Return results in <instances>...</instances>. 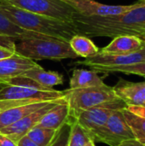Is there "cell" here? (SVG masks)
Wrapping results in <instances>:
<instances>
[{
    "instance_id": "obj_16",
    "label": "cell",
    "mask_w": 145,
    "mask_h": 146,
    "mask_svg": "<svg viewBox=\"0 0 145 146\" xmlns=\"http://www.w3.org/2000/svg\"><path fill=\"white\" fill-rule=\"evenodd\" d=\"M70 108L68 102L60 104L50 109L37 126L57 131L70 120Z\"/></svg>"
},
{
    "instance_id": "obj_17",
    "label": "cell",
    "mask_w": 145,
    "mask_h": 146,
    "mask_svg": "<svg viewBox=\"0 0 145 146\" xmlns=\"http://www.w3.org/2000/svg\"><path fill=\"white\" fill-rule=\"evenodd\" d=\"M49 102V101H47ZM47 102L37 103L32 104H26L23 106H18L11 108L0 112V129L10 126L16 121L21 120L26 115L37 111L38 110L44 107Z\"/></svg>"
},
{
    "instance_id": "obj_26",
    "label": "cell",
    "mask_w": 145,
    "mask_h": 146,
    "mask_svg": "<svg viewBox=\"0 0 145 146\" xmlns=\"http://www.w3.org/2000/svg\"><path fill=\"white\" fill-rule=\"evenodd\" d=\"M8 85L18 86L26 87V88H32V89H36V90H39V91H50V90H51V89H48V88L44 87L43 86L39 85L35 80H33L28 77H26L22 74L16 76V77L13 78L12 80H10L9 82L8 83Z\"/></svg>"
},
{
    "instance_id": "obj_12",
    "label": "cell",
    "mask_w": 145,
    "mask_h": 146,
    "mask_svg": "<svg viewBox=\"0 0 145 146\" xmlns=\"http://www.w3.org/2000/svg\"><path fill=\"white\" fill-rule=\"evenodd\" d=\"M38 65L36 62L16 53L10 57L0 60V85H8L13 78L23 74Z\"/></svg>"
},
{
    "instance_id": "obj_9",
    "label": "cell",
    "mask_w": 145,
    "mask_h": 146,
    "mask_svg": "<svg viewBox=\"0 0 145 146\" xmlns=\"http://www.w3.org/2000/svg\"><path fill=\"white\" fill-rule=\"evenodd\" d=\"M130 139H135L123 112L122 110H115L108 119L97 142L104 143L109 146H118Z\"/></svg>"
},
{
    "instance_id": "obj_3",
    "label": "cell",
    "mask_w": 145,
    "mask_h": 146,
    "mask_svg": "<svg viewBox=\"0 0 145 146\" xmlns=\"http://www.w3.org/2000/svg\"><path fill=\"white\" fill-rule=\"evenodd\" d=\"M16 54L32 61L74 59L79 57L72 50L68 41L57 38L49 39H23L14 44Z\"/></svg>"
},
{
    "instance_id": "obj_33",
    "label": "cell",
    "mask_w": 145,
    "mask_h": 146,
    "mask_svg": "<svg viewBox=\"0 0 145 146\" xmlns=\"http://www.w3.org/2000/svg\"><path fill=\"white\" fill-rule=\"evenodd\" d=\"M139 38H141V40H142V41L144 42V44H145V33H144L143 35H141V36L139 37Z\"/></svg>"
},
{
    "instance_id": "obj_5",
    "label": "cell",
    "mask_w": 145,
    "mask_h": 146,
    "mask_svg": "<svg viewBox=\"0 0 145 146\" xmlns=\"http://www.w3.org/2000/svg\"><path fill=\"white\" fill-rule=\"evenodd\" d=\"M64 92L71 117L80 111L119 99L114 88L106 84L83 89H68Z\"/></svg>"
},
{
    "instance_id": "obj_14",
    "label": "cell",
    "mask_w": 145,
    "mask_h": 146,
    "mask_svg": "<svg viewBox=\"0 0 145 146\" xmlns=\"http://www.w3.org/2000/svg\"><path fill=\"white\" fill-rule=\"evenodd\" d=\"M144 42L138 36L122 35L114 38L105 47L99 49V53L109 55H126L140 50L144 47Z\"/></svg>"
},
{
    "instance_id": "obj_35",
    "label": "cell",
    "mask_w": 145,
    "mask_h": 146,
    "mask_svg": "<svg viewBox=\"0 0 145 146\" xmlns=\"http://www.w3.org/2000/svg\"></svg>"
},
{
    "instance_id": "obj_24",
    "label": "cell",
    "mask_w": 145,
    "mask_h": 146,
    "mask_svg": "<svg viewBox=\"0 0 145 146\" xmlns=\"http://www.w3.org/2000/svg\"><path fill=\"white\" fill-rule=\"evenodd\" d=\"M103 74H111V73H123L126 74H136L145 78V62H138L132 65L114 67L104 69Z\"/></svg>"
},
{
    "instance_id": "obj_23",
    "label": "cell",
    "mask_w": 145,
    "mask_h": 146,
    "mask_svg": "<svg viewBox=\"0 0 145 146\" xmlns=\"http://www.w3.org/2000/svg\"><path fill=\"white\" fill-rule=\"evenodd\" d=\"M92 141L88 133L71 117V133L67 146H85Z\"/></svg>"
},
{
    "instance_id": "obj_34",
    "label": "cell",
    "mask_w": 145,
    "mask_h": 146,
    "mask_svg": "<svg viewBox=\"0 0 145 146\" xmlns=\"http://www.w3.org/2000/svg\"><path fill=\"white\" fill-rule=\"evenodd\" d=\"M5 2V0H0V3H4Z\"/></svg>"
},
{
    "instance_id": "obj_11",
    "label": "cell",
    "mask_w": 145,
    "mask_h": 146,
    "mask_svg": "<svg viewBox=\"0 0 145 146\" xmlns=\"http://www.w3.org/2000/svg\"><path fill=\"white\" fill-rule=\"evenodd\" d=\"M76 13L85 16H107L126 13L136 8L139 1L129 5H109L94 0H62Z\"/></svg>"
},
{
    "instance_id": "obj_25",
    "label": "cell",
    "mask_w": 145,
    "mask_h": 146,
    "mask_svg": "<svg viewBox=\"0 0 145 146\" xmlns=\"http://www.w3.org/2000/svg\"><path fill=\"white\" fill-rule=\"evenodd\" d=\"M71 133V117L56 133L52 141L46 146H67Z\"/></svg>"
},
{
    "instance_id": "obj_19",
    "label": "cell",
    "mask_w": 145,
    "mask_h": 146,
    "mask_svg": "<svg viewBox=\"0 0 145 146\" xmlns=\"http://www.w3.org/2000/svg\"><path fill=\"white\" fill-rule=\"evenodd\" d=\"M22 75L35 80L39 85L48 89H53V86H59L63 83V76L61 74L54 71L44 70L39 65L26 71Z\"/></svg>"
},
{
    "instance_id": "obj_8",
    "label": "cell",
    "mask_w": 145,
    "mask_h": 146,
    "mask_svg": "<svg viewBox=\"0 0 145 146\" xmlns=\"http://www.w3.org/2000/svg\"><path fill=\"white\" fill-rule=\"evenodd\" d=\"M143 62H145V45L138 51L126 55H109L98 52L91 57L85 58L83 61H77L73 64L87 66L97 73H102L106 68L132 65Z\"/></svg>"
},
{
    "instance_id": "obj_6",
    "label": "cell",
    "mask_w": 145,
    "mask_h": 146,
    "mask_svg": "<svg viewBox=\"0 0 145 146\" xmlns=\"http://www.w3.org/2000/svg\"><path fill=\"white\" fill-rule=\"evenodd\" d=\"M126 108L127 105L125 102L119 98L90 110L80 111L72 118L88 133L93 142H97L111 114L115 110H123Z\"/></svg>"
},
{
    "instance_id": "obj_28",
    "label": "cell",
    "mask_w": 145,
    "mask_h": 146,
    "mask_svg": "<svg viewBox=\"0 0 145 146\" xmlns=\"http://www.w3.org/2000/svg\"><path fill=\"white\" fill-rule=\"evenodd\" d=\"M126 109L134 115L145 118V107L144 106H129Z\"/></svg>"
},
{
    "instance_id": "obj_21",
    "label": "cell",
    "mask_w": 145,
    "mask_h": 146,
    "mask_svg": "<svg viewBox=\"0 0 145 146\" xmlns=\"http://www.w3.org/2000/svg\"><path fill=\"white\" fill-rule=\"evenodd\" d=\"M122 112L134 135V139L145 145V118L134 115L127 109L123 110Z\"/></svg>"
},
{
    "instance_id": "obj_32",
    "label": "cell",
    "mask_w": 145,
    "mask_h": 146,
    "mask_svg": "<svg viewBox=\"0 0 145 146\" xmlns=\"http://www.w3.org/2000/svg\"><path fill=\"white\" fill-rule=\"evenodd\" d=\"M85 146H96V145H95V142H93V141H90L87 145Z\"/></svg>"
},
{
    "instance_id": "obj_15",
    "label": "cell",
    "mask_w": 145,
    "mask_h": 146,
    "mask_svg": "<svg viewBox=\"0 0 145 146\" xmlns=\"http://www.w3.org/2000/svg\"><path fill=\"white\" fill-rule=\"evenodd\" d=\"M0 38L23 40V39H49L51 38L44 34L25 30L13 21H11L6 15L0 12Z\"/></svg>"
},
{
    "instance_id": "obj_10",
    "label": "cell",
    "mask_w": 145,
    "mask_h": 146,
    "mask_svg": "<svg viewBox=\"0 0 145 146\" xmlns=\"http://www.w3.org/2000/svg\"><path fill=\"white\" fill-rule=\"evenodd\" d=\"M67 103L66 98H62L59 99L49 101L46 103V104L42 107L41 109L38 110L37 111L26 115V117L22 118L21 120L16 121L15 123L8 126L6 127H3L0 129V133L7 135L15 143L18 142V140L22 138L23 136L26 135L27 133L35 126L38 124V122L41 121L43 116L54 106L60 104H64Z\"/></svg>"
},
{
    "instance_id": "obj_29",
    "label": "cell",
    "mask_w": 145,
    "mask_h": 146,
    "mask_svg": "<svg viewBox=\"0 0 145 146\" xmlns=\"http://www.w3.org/2000/svg\"><path fill=\"white\" fill-rule=\"evenodd\" d=\"M0 146H17V143L13 141L7 135L0 133Z\"/></svg>"
},
{
    "instance_id": "obj_22",
    "label": "cell",
    "mask_w": 145,
    "mask_h": 146,
    "mask_svg": "<svg viewBox=\"0 0 145 146\" xmlns=\"http://www.w3.org/2000/svg\"><path fill=\"white\" fill-rule=\"evenodd\" d=\"M57 131L35 126L27 133L26 135L32 141H33L38 146H46L52 141Z\"/></svg>"
},
{
    "instance_id": "obj_31",
    "label": "cell",
    "mask_w": 145,
    "mask_h": 146,
    "mask_svg": "<svg viewBox=\"0 0 145 146\" xmlns=\"http://www.w3.org/2000/svg\"><path fill=\"white\" fill-rule=\"evenodd\" d=\"M118 146H145L144 145H142L141 143H139L138 141H137L136 139H130L127 141H125L123 143H121V145Z\"/></svg>"
},
{
    "instance_id": "obj_13",
    "label": "cell",
    "mask_w": 145,
    "mask_h": 146,
    "mask_svg": "<svg viewBox=\"0 0 145 146\" xmlns=\"http://www.w3.org/2000/svg\"><path fill=\"white\" fill-rule=\"evenodd\" d=\"M119 98L129 106L145 107V81L130 82L120 79L118 83L113 87Z\"/></svg>"
},
{
    "instance_id": "obj_18",
    "label": "cell",
    "mask_w": 145,
    "mask_h": 146,
    "mask_svg": "<svg viewBox=\"0 0 145 146\" xmlns=\"http://www.w3.org/2000/svg\"><path fill=\"white\" fill-rule=\"evenodd\" d=\"M103 79L98 75V73L93 70L84 68H75L73 71L70 79V86L68 89H83L92 86H98L104 85Z\"/></svg>"
},
{
    "instance_id": "obj_4",
    "label": "cell",
    "mask_w": 145,
    "mask_h": 146,
    "mask_svg": "<svg viewBox=\"0 0 145 146\" xmlns=\"http://www.w3.org/2000/svg\"><path fill=\"white\" fill-rule=\"evenodd\" d=\"M65 97L64 91H39L18 86L5 85L0 89V112L26 104L52 101Z\"/></svg>"
},
{
    "instance_id": "obj_27",
    "label": "cell",
    "mask_w": 145,
    "mask_h": 146,
    "mask_svg": "<svg viewBox=\"0 0 145 146\" xmlns=\"http://www.w3.org/2000/svg\"><path fill=\"white\" fill-rule=\"evenodd\" d=\"M15 50L14 48H10V47H7L5 45L0 44V60L4 59V58H8L10 57L11 56H13L15 54Z\"/></svg>"
},
{
    "instance_id": "obj_30",
    "label": "cell",
    "mask_w": 145,
    "mask_h": 146,
    "mask_svg": "<svg viewBox=\"0 0 145 146\" xmlns=\"http://www.w3.org/2000/svg\"><path fill=\"white\" fill-rule=\"evenodd\" d=\"M17 146H38L36 145L33 141H32L27 135L23 136L22 138H21L18 142H17Z\"/></svg>"
},
{
    "instance_id": "obj_7",
    "label": "cell",
    "mask_w": 145,
    "mask_h": 146,
    "mask_svg": "<svg viewBox=\"0 0 145 146\" xmlns=\"http://www.w3.org/2000/svg\"><path fill=\"white\" fill-rule=\"evenodd\" d=\"M4 3L28 12L68 22H72L76 13L62 0H5Z\"/></svg>"
},
{
    "instance_id": "obj_2",
    "label": "cell",
    "mask_w": 145,
    "mask_h": 146,
    "mask_svg": "<svg viewBox=\"0 0 145 146\" xmlns=\"http://www.w3.org/2000/svg\"><path fill=\"white\" fill-rule=\"evenodd\" d=\"M0 12L20 27L50 38L68 42L79 34L72 22L28 12L7 3H0Z\"/></svg>"
},
{
    "instance_id": "obj_1",
    "label": "cell",
    "mask_w": 145,
    "mask_h": 146,
    "mask_svg": "<svg viewBox=\"0 0 145 146\" xmlns=\"http://www.w3.org/2000/svg\"><path fill=\"white\" fill-rule=\"evenodd\" d=\"M72 24L85 37L116 38L122 35L140 37L145 33V0L133 9L123 14L107 16H85L75 13Z\"/></svg>"
},
{
    "instance_id": "obj_20",
    "label": "cell",
    "mask_w": 145,
    "mask_h": 146,
    "mask_svg": "<svg viewBox=\"0 0 145 146\" xmlns=\"http://www.w3.org/2000/svg\"><path fill=\"white\" fill-rule=\"evenodd\" d=\"M68 43L73 52L78 56L84 57L85 59L91 57L99 52L98 47L91 40L90 38L84 35H74Z\"/></svg>"
}]
</instances>
